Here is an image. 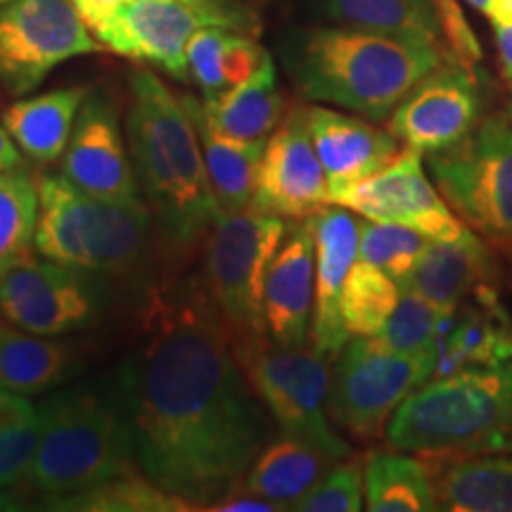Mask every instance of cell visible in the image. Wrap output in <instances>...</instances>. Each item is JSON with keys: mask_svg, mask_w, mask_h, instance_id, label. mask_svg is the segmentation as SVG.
<instances>
[{"mask_svg": "<svg viewBox=\"0 0 512 512\" xmlns=\"http://www.w3.org/2000/svg\"><path fill=\"white\" fill-rule=\"evenodd\" d=\"M219 316L207 294L159 309L117 382L138 467L195 510L245 482L268 441L266 415Z\"/></svg>", "mask_w": 512, "mask_h": 512, "instance_id": "cell-1", "label": "cell"}, {"mask_svg": "<svg viewBox=\"0 0 512 512\" xmlns=\"http://www.w3.org/2000/svg\"><path fill=\"white\" fill-rule=\"evenodd\" d=\"M283 60L302 98L382 121L415 83L444 64V53L432 43L337 24L294 31Z\"/></svg>", "mask_w": 512, "mask_h": 512, "instance_id": "cell-2", "label": "cell"}, {"mask_svg": "<svg viewBox=\"0 0 512 512\" xmlns=\"http://www.w3.org/2000/svg\"><path fill=\"white\" fill-rule=\"evenodd\" d=\"M128 147L143 200L178 245H190L219 216L195 121L183 100L150 69L128 76Z\"/></svg>", "mask_w": 512, "mask_h": 512, "instance_id": "cell-3", "label": "cell"}, {"mask_svg": "<svg viewBox=\"0 0 512 512\" xmlns=\"http://www.w3.org/2000/svg\"><path fill=\"white\" fill-rule=\"evenodd\" d=\"M387 441L422 458L512 453V361L432 377L396 408Z\"/></svg>", "mask_w": 512, "mask_h": 512, "instance_id": "cell-4", "label": "cell"}, {"mask_svg": "<svg viewBox=\"0 0 512 512\" xmlns=\"http://www.w3.org/2000/svg\"><path fill=\"white\" fill-rule=\"evenodd\" d=\"M38 411L41 441L27 477L38 494H79L140 470L117 387L76 384L55 392Z\"/></svg>", "mask_w": 512, "mask_h": 512, "instance_id": "cell-5", "label": "cell"}, {"mask_svg": "<svg viewBox=\"0 0 512 512\" xmlns=\"http://www.w3.org/2000/svg\"><path fill=\"white\" fill-rule=\"evenodd\" d=\"M150 233L152 209L143 200H102L62 174L38 181L34 247L50 261L95 275L102 283L126 278L145 264Z\"/></svg>", "mask_w": 512, "mask_h": 512, "instance_id": "cell-6", "label": "cell"}, {"mask_svg": "<svg viewBox=\"0 0 512 512\" xmlns=\"http://www.w3.org/2000/svg\"><path fill=\"white\" fill-rule=\"evenodd\" d=\"M280 216L247 209L219 214L209 230L207 285L235 347L268 337L264 316L266 273L283 245Z\"/></svg>", "mask_w": 512, "mask_h": 512, "instance_id": "cell-7", "label": "cell"}, {"mask_svg": "<svg viewBox=\"0 0 512 512\" xmlns=\"http://www.w3.org/2000/svg\"><path fill=\"white\" fill-rule=\"evenodd\" d=\"M238 361L261 403L271 411L280 432L311 444L335 463L351 448L328 420V361L304 347H280L271 337L235 347Z\"/></svg>", "mask_w": 512, "mask_h": 512, "instance_id": "cell-8", "label": "cell"}, {"mask_svg": "<svg viewBox=\"0 0 512 512\" xmlns=\"http://www.w3.org/2000/svg\"><path fill=\"white\" fill-rule=\"evenodd\" d=\"M207 27L256 34L259 19L238 0H128L95 38L112 53L155 64L176 81H190L188 46Z\"/></svg>", "mask_w": 512, "mask_h": 512, "instance_id": "cell-9", "label": "cell"}, {"mask_svg": "<svg viewBox=\"0 0 512 512\" xmlns=\"http://www.w3.org/2000/svg\"><path fill=\"white\" fill-rule=\"evenodd\" d=\"M430 171L444 200L486 240L512 249V124L479 121L458 145L430 155Z\"/></svg>", "mask_w": 512, "mask_h": 512, "instance_id": "cell-10", "label": "cell"}, {"mask_svg": "<svg viewBox=\"0 0 512 512\" xmlns=\"http://www.w3.org/2000/svg\"><path fill=\"white\" fill-rule=\"evenodd\" d=\"M434 349L401 354L373 337H356L337 356L330 380V418L356 439H377L396 408L434 377Z\"/></svg>", "mask_w": 512, "mask_h": 512, "instance_id": "cell-11", "label": "cell"}, {"mask_svg": "<svg viewBox=\"0 0 512 512\" xmlns=\"http://www.w3.org/2000/svg\"><path fill=\"white\" fill-rule=\"evenodd\" d=\"M102 50L72 0H10L0 5V83L27 95L62 62Z\"/></svg>", "mask_w": 512, "mask_h": 512, "instance_id": "cell-12", "label": "cell"}, {"mask_svg": "<svg viewBox=\"0 0 512 512\" xmlns=\"http://www.w3.org/2000/svg\"><path fill=\"white\" fill-rule=\"evenodd\" d=\"M105 285L43 256H27L0 275V313L17 328L46 337L86 330L100 320Z\"/></svg>", "mask_w": 512, "mask_h": 512, "instance_id": "cell-13", "label": "cell"}, {"mask_svg": "<svg viewBox=\"0 0 512 512\" xmlns=\"http://www.w3.org/2000/svg\"><path fill=\"white\" fill-rule=\"evenodd\" d=\"M330 202L370 221L399 223L432 240H458L467 226L425 174L422 155L406 147L387 166L363 181L330 192Z\"/></svg>", "mask_w": 512, "mask_h": 512, "instance_id": "cell-14", "label": "cell"}, {"mask_svg": "<svg viewBox=\"0 0 512 512\" xmlns=\"http://www.w3.org/2000/svg\"><path fill=\"white\" fill-rule=\"evenodd\" d=\"M482 93L470 67L439 64L413 86L389 117V131L420 155H437L475 131Z\"/></svg>", "mask_w": 512, "mask_h": 512, "instance_id": "cell-15", "label": "cell"}, {"mask_svg": "<svg viewBox=\"0 0 512 512\" xmlns=\"http://www.w3.org/2000/svg\"><path fill=\"white\" fill-rule=\"evenodd\" d=\"M328 204V178L313 147L306 107H292L266 140L252 209L304 221Z\"/></svg>", "mask_w": 512, "mask_h": 512, "instance_id": "cell-16", "label": "cell"}, {"mask_svg": "<svg viewBox=\"0 0 512 512\" xmlns=\"http://www.w3.org/2000/svg\"><path fill=\"white\" fill-rule=\"evenodd\" d=\"M60 174L102 200H143L133 159L124 145L117 105L107 93H88L83 100Z\"/></svg>", "mask_w": 512, "mask_h": 512, "instance_id": "cell-17", "label": "cell"}, {"mask_svg": "<svg viewBox=\"0 0 512 512\" xmlns=\"http://www.w3.org/2000/svg\"><path fill=\"white\" fill-rule=\"evenodd\" d=\"M313 245H316V294L309 342L311 351L323 361L335 363L349 344V330L342 320L344 280L358 259V221L347 207L318 211L311 216Z\"/></svg>", "mask_w": 512, "mask_h": 512, "instance_id": "cell-18", "label": "cell"}, {"mask_svg": "<svg viewBox=\"0 0 512 512\" xmlns=\"http://www.w3.org/2000/svg\"><path fill=\"white\" fill-rule=\"evenodd\" d=\"M313 294H316V245L313 223L287 226L285 240L266 273L264 316L268 337L280 347H304L309 342Z\"/></svg>", "mask_w": 512, "mask_h": 512, "instance_id": "cell-19", "label": "cell"}, {"mask_svg": "<svg viewBox=\"0 0 512 512\" xmlns=\"http://www.w3.org/2000/svg\"><path fill=\"white\" fill-rule=\"evenodd\" d=\"M434 356V377L512 361V320L498 304L494 287L446 313L434 339Z\"/></svg>", "mask_w": 512, "mask_h": 512, "instance_id": "cell-20", "label": "cell"}, {"mask_svg": "<svg viewBox=\"0 0 512 512\" xmlns=\"http://www.w3.org/2000/svg\"><path fill=\"white\" fill-rule=\"evenodd\" d=\"M313 147H316L330 192L377 174L399 155L392 131L328 107H306Z\"/></svg>", "mask_w": 512, "mask_h": 512, "instance_id": "cell-21", "label": "cell"}, {"mask_svg": "<svg viewBox=\"0 0 512 512\" xmlns=\"http://www.w3.org/2000/svg\"><path fill=\"white\" fill-rule=\"evenodd\" d=\"M496 261L491 249L470 228L458 240H430L403 287L415 290L439 309L453 311L472 294L491 290Z\"/></svg>", "mask_w": 512, "mask_h": 512, "instance_id": "cell-22", "label": "cell"}, {"mask_svg": "<svg viewBox=\"0 0 512 512\" xmlns=\"http://www.w3.org/2000/svg\"><path fill=\"white\" fill-rule=\"evenodd\" d=\"M425 460L439 510L512 512V453Z\"/></svg>", "mask_w": 512, "mask_h": 512, "instance_id": "cell-23", "label": "cell"}, {"mask_svg": "<svg viewBox=\"0 0 512 512\" xmlns=\"http://www.w3.org/2000/svg\"><path fill=\"white\" fill-rule=\"evenodd\" d=\"M204 121L238 143H266L285 117V95L271 53L245 83L214 100H202Z\"/></svg>", "mask_w": 512, "mask_h": 512, "instance_id": "cell-24", "label": "cell"}, {"mask_svg": "<svg viewBox=\"0 0 512 512\" xmlns=\"http://www.w3.org/2000/svg\"><path fill=\"white\" fill-rule=\"evenodd\" d=\"M79 373V354L53 337L0 323V389L43 394Z\"/></svg>", "mask_w": 512, "mask_h": 512, "instance_id": "cell-25", "label": "cell"}, {"mask_svg": "<svg viewBox=\"0 0 512 512\" xmlns=\"http://www.w3.org/2000/svg\"><path fill=\"white\" fill-rule=\"evenodd\" d=\"M88 93L86 86H74L19 100L3 114L5 131L36 164H53L67 150L76 114Z\"/></svg>", "mask_w": 512, "mask_h": 512, "instance_id": "cell-26", "label": "cell"}, {"mask_svg": "<svg viewBox=\"0 0 512 512\" xmlns=\"http://www.w3.org/2000/svg\"><path fill=\"white\" fill-rule=\"evenodd\" d=\"M183 105L195 121L204 152V166L214 190L219 214H238L252 209L256 176L266 143H238L216 133L202 114V100L183 95Z\"/></svg>", "mask_w": 512, "mask_h": 512, "instance_id": "cell-27", "label": "cell"}, {"mask_svg": "<svg viewBox=\"0 0 512 512\" xmlns=\"http://www.w3.org/2000/svg\"><path fill=\"white\" fill-rule=\"evenodd\" d=\"M332 465L335 460H330L323 451L283 434L261 448L249 467L245 486L254 494L283 505L285 510H292L294 503L309 494Z\"/></svg>", "mask_w": 512, "mask_h": 512, "instance_id": "cell-28", "label": "cell"}, {"mask_svg": "<svg viewBox=\"0 0 512 512\" xmlns=\"http://www.w3.org/2000/svg\"><path fill=\"white\" fill-rule=\"evenodd\" d=\"M268 50L254 41V34L223 27H207L192 36L188 46L190 81L202 91V100H214L245 83Z\"/></svg>", "mask_w": 512, "mask_h": 512, "instance_id": "cell-29", "label": "cell"}, {"mask_svg": "<svg viewBox=\"0 0 512 512\" xmlns=\"http://www.w3.org/2000/svg\"><path fill=\"white\" fill-rule=\"evenodd\" d=\"M339 27L439 46L441 24L432 0H316Z\"/></svg>", "mask_w": 512, "mask_h": 512, "instance_id": "cell-30", "label": "cell"}, {"mask_svg": "<svg viewBox=\"0 0 512 512\" xmlns=\"http://www.w3.org/2000/svg\"><path fill=\"white\" fill-rule=\"evenodd\" d=\"M363 494L370 512L439 510L437 491L427 465L403 453H370L363 467Z\"/></svg>", "mask_w": 512, "mask_h": 512, "instance_id": "cell-31", "label": "cell"}, {"mask_svg": "<svg viewBox=\"0 0 512 512\" xmlns=\"http://www.w3.org/2000/svg\"><path fill=\"white\" fill-rule=\"evenodd\" d=\"M48 508L69 512H188L195 510V505L169 494L143 470H136L79 494L48 498Z\"/></svg>", "mask_w": 512, "mask_h": 512, "instance_id": "cell-32", "label": "cell"}, {"mask_svg": "<svg viewBox=\"0 0 512 512\" xmlns=\"http://www.w3.org/2000/svg\"><path fill=\"white\" fill-rule=\"evenodd\" d=\"M401 299V285L392 275L356 259L354 266L344 280L342 299V320L351 337H373L384 328Z\"/></svg>", "mask_w": 512, "mask_h": 512, "instance_id": "cell-33", "label": "cell"}, {"mask_svg": "<svg viewBox=\"0 0 512 512\" xmlns=\"http://www.w3.org/2000/svg\"><path fill=\"white\" fill-rule=\"evenodd\" d=\"M38 223V181L19 166L0 171V275L31 254Z\"/></svg>", "mask_w": 512, "mask_h": 512, "instance_id": "cell-34", "label": "cell"}, {"mask_svg": "<svg viewBox=\"0 0 512 512\" xmlns=\"http://www.w3.org/2000/svg\"><path fill=\"white\" fill-rule=\"evenodd\" d=\"M38 441L41 411L24 394L0 389V489L29 477Z\"/></svg>", "mask_w": 512, "mask_h": 512, "instance_id": "cell-35", "label": "cell"}, {"mask_svg": "<svg viewBox=\"0 0 512 512\" xmlns=\"http://www.w3.org/2000/svg\"><path fill=\"white\" fill-rule=\"evenodd\" d=\"M430 240L432 238L408 226L368 219L358 223V259L392 275L403 287L418 266Z\"/></svg>", "mask_w": 512, "mask_h": 512, "instance_id": "cell-36", "label": "cell"}, {"mask_svg": "<svg viewBox=\"0 0 512 512\" xmlns=\"http://www.w3.org/2000/svg\"><path fill=\"white\" fill-rule=\"evenodd\" d=\"M448 311L439 309L430 299L408 287H401V299L396 304L384 328L373 335L380 347L401 351V354H420L434 349L439 325Z\"/></svg>", "mask_w": 512, "mask_h": 512, "instance_id": "cell-37", "label": "cell"}, {"mask_svg": "<svg viewBox=\"0 0 512 512\" xmlns=\"http://www.w3.org/2000/svg\"><path fill=\"white\" fill-rule=\"evenodd\" d=\"M366 508L363 470L358 463L332 465L309 494L299 498L292 510L299 512H358Z\"/></svg>", "mask_w": 512, "mask_h": 512, "instance_id": "cell-38", "label": "cell"}, {"mask_svg": "<svg viewBox=\"0 0 512 512\" xmlns=\"http://www.w3.org/2000/svg\"><path fill=\"white\" fill-rule=\"evenodd\" d=\"M434 10H437L441 34H444L448 48L456 55V62L465 67H475L482 60V46H479L475 31L467 22L465 12L460 10L458 0H432Z\"/></svg>", "mask_w": 512, "mask_h": 512, "instance_id": "cell-39", "label": "cell"}, {"mask_svg": "<svg viewBox=\"0 0 512 512\" xmlns=\"http://www.w3.org/2000/svg\"><path fill=\"white\" fill-rule=\"evenodd\" d=\"M211 512H275V510H285L283 505L268 501V498L254 494L249 491L245 482H240L238 486L228 491L226 496L219 498L211 508H207Z\"/></svg>", "mask_w": 512, "mask_h": 512, "instance_id": "cell-40", "label": "cell"}, {"mask_svg": "<svg viewBox=\"0 0 512 512\" xmlns=\"http://www.w3.org/2000/svg\"><path fill=\"white\" fill-rule=\"evenodd\" d=\"M72 3L74 8L79 10L81 19L86 22V27L95 34L107 19L117 15V10L121 5H126L128 0H72Z\"/></svg>", "mask_w": 512, "mask_h": 512, "instance_id": "cell-41", "label": "cell"}, {"mask_svg": "<svg viewBox=\"0 0 512 512\" xmlns=\"http://www.w3.org/2000/svg\"><path fill=\"white\" fill-rule=\"evenodd\" d=\"M496 29V46H498V57H501V67L505 79L512 83V24H503V27Z\"/></svg>", "mask_w": 512, "mask_h": 512, "instance_id": "cell-42", "label": "cell"}, {"mask_svg": "<svg viewBox=\"0 0 512 512\" xmlns=\"http://www.w3.org/2000/svg\"><path fill=\"white\" fill-rule=\"evenodd\" d=\"M19 166H22V152L10 138V133L5 131V126H0V171H12Z\"/></svg>", "mask_w": 512, "mask_h": 512, "instance_id": "cell-43", "label": "cell"}, {"mask_svg": "<svg viewBox=\"0 0 512 512\" xmlns=\"http://www.w3.org/2000/svg\"><path fill=\"white\" fill-rule=\"evenodd\" d=\"M486 17L494 27H503V24H512V0H491Z\"/></svg>", "mask_w": 512, "mask_h": 512, "instance_id": "cell-44", "label": "cell"}, {"mask_svg": "<svg viewBox=\"0 0 512 512\" xmlns=\"http://www.w3.org/2000/svg\"><path fill=\"white\" fill-rule=\"evenodd\" d=\"M27 505H22V498L15 494H5L0 491V512H8V510H24Z\"/></svg>", "mask_w": 512, "mask_h": 512, "instance_id": "cell-45", "label": "cell"}, {"mask_svg": "<svg viewBox=\"0 0 512 512\" xmlns=\"http://www.w3.org/2000/svg\"><path fill=\"white\" fill-rule=\"evenodd\" d=\"M465 3L472 5V8L479 10V12H484V15H486V10H489L491 0H465Z\"/></svg>", "mask_w": 512, "mask_h": 512, "instance_id": "cell-46", "label": "cell"}, {"mask_svg": "<svg viewBox=\"0 0 512 512\" xmlns=\"http://www.w3.org/2000/svg\"><path fill=\"white\" fill-rule=\"evenodd\" d=\"M508 114H510V119H512V95H510V105H508Z\"/></svg>", "mask_w": 512, "mask_h": 512, "instance_id": "cell-47", "label": "cell"}, {"mask_svg": "<svg viewBox=\"0 0 512 512\" xmlns=\"http://www.w3.org/2000/svg\"><path fill=\"white\" fill-rule=\"evenodd\" d=\"M5 3H10V0H0V5H5Z\"/></svg>", "mask_w": 512, "mask_h": 512, "instance_id": "cell-48", "label": "cell"}]
</instances>
